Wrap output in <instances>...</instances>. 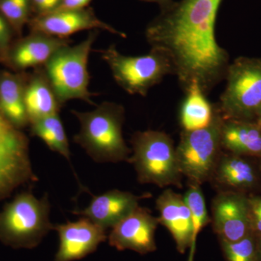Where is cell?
<instances>
[{
    "label": "cell",
    "mask_w": 261,
    "mask_h": 261,
    "mask_svg": "<svg viewBox=\"0 0 261 261\" xmlns=\"http://www.w3.org/2000/svg\"><path fill=\"white\" fill-rule=\"evenodd\" d=\"M140 197L129 192L111 190L94 196L88 207L73 214L87 218L101 227L113 228L139 207Z\"/></svg>",
    "instance_id": "17"
},
{
    "label": "cell",
    "mask_w": 261,
    "mask_h": 261,
    "mask_svg": "<svg viewBox=\"0 0 261 261\" xmlns=\"http://www.w3.org/2000/svg\"><path fill=\"white\" fill-rule=\"evenodd\" d=\"M97 35L98 30H93L78 44L61 48L43 66L61 106L72 99L94 105V94L89 89L88 61Z\"/></svg>",
    "instance_id": "5"
},
{
    "label": "cell",
    "mask_w": 261,
    "mask_h": 261,
    "mask_svg": "<svg viewBox=\"0 0 261 261\" xmlns=\"http://www.w3.org/2000/svg\"><path fill=\"white\" fill-rule=\"evenodd\" d=\"M145 1L160 2V3H162V2L166 1V0H145Z\"/></svg>",
    "instance_id": "33"
},
{
    "label": "cell",
    "mask_w": 261,
    "mask_h": 261,
    "mask_svg": "<svg viewBox=\"0 0 261 261\" xmlns=\"http://www.w3.org/2000/svg\"><path fill=\"white\" fill-rule=\"evenodd\" d=\"M183 197L191 214L193 238L196 243L199 233L211 222V219L207 214L205 197L200 186L190 185Z\"/></svg>",
    "instance_id": "24"
},
{
    "label": "cell",
    "mask_w": 261,
    "mask_h": 261,
    "mask_svg": "<svg viewBox=\"0 0 261 261\" xmlns=\"http://www.w3.org/2000/svg\"><path fill=\"white\" fill-rule=\"evenodd\" d=\"M28 25L31 32H41L63 39L82 31L99 29L126 37L125 34L98 18L92 8L56 10L47 14L34 15L29 20Z\"/></svg>",
    "instance_id": "11"
},
{
    "label": "cell",
    "mask_w": 261,
    "mask_h": 261,
    "mask_svg": "<svg viewBox=\"0 0 261 261\" xmlns=\"http://www.w3.org/2000/svg\"><path fill=\"white\" fill-rule=\"evenodd\" d=\"M0 13L13 27L18 38L32 18L30 0H0Z\"/></svg>",
    "instance_id": "23"
},
{
    "label": "cell",
    "mask_w": 261,
    "mask_h": 261,
    "mask_svg": "<svg viewBox=\"0 0 261 261\" xmlns=\"http://www.w3.org/2000/svg\"><path fill=\"white\" fill-rule=\"evenodd\" d=\"M29 145L21 130L0 137V200L19 187L38 181L33 171Z\"/></svg>",
    "instance_id": "9"
},
{
    "label": "cell",
    "mask_w": 261,
    "mask_h": 261,
    "mask_svg": "<svg viewBox=\"0 0 261 261\" xmlns=\"http://www.w3.org/2000/svg\"><path fill=\"white\" fill-rule=\"evenodd\" d=\"M159 224V218L139 206L113 226L108 237L110 245L120 251L130 250L142 255L155 251L154 233Z\"/></svg>",
    "instance_id": "12"
},
{
    "label": "cell",
    "mask_w": 261,
    "mask_h": 261,
    "mask_svg": "<svg viewBox=\"0 0 261 261\" xmlns=\"http://www.w3.org/2000/svg\"><path fill=\"white\" fill-rule=\"evenodd\" d=\"M222 116L214 113L208 126L202 129L185 130L176 147L178 166L190 185L201 186L212 177L221 154Z\"/></svg>",
    "instance_id": "8"
},
{
    "label": "cell",
    "mask_w": 261,
    "mask_h": 261,
    "mask_svg": "<svg viewBox=\"0 0 261 261\" xmlns=\"http://www.w3.org/2000/svg\"><path fill=\"white\" fill-rule=\"evenodd\" d=\"M47 194L38 199L32 192L18 194L0 212V242L14 249H33L53 229Z\"/></svg>",
    "instance_id": "3"
},
{
    "label": "cell",
    "mask_w": 261,
    "mask_h": 261,
    "mask_svg": "<svg viewBox=\"0 0 261 261\" xmlns=\"http://www.w3.org/2000/svg\"><path fill=\"white\" fill-rule=\"evenodd\" d=\"M80 130L73 137L87 154L97 163L129 162L132 150L123 137L124 109L116 103L104 102L88 112L73 110Z\"/></svg>",
    "instance_id": "2"
},
{
    "label": "cell",
    "mask_w": 261,
    "mask_h": 261,
    "mask_svg": "<svg viewBox=\"0 0 261 261\" xmlns=\"http://www.w3.org/2000/svg\"><path fill=\"white\" fill-rule=\"evenodd\" d=\"M32 13L35 15L47 14L58 10L62 0H30Z\"/></svg>",
    "instance_id": "28"
},
{
    "label": "cell",
    "mask_w": 261,
    "mask_h": 261,
    "mask_svg": "<svg viewBox=\"0 0 261 261\" xmlns=\"http://www.w3.org/2000/svg\"><path fill=\"white\" fill-rule=\"evenodd\" d=\"M17 129L0 113V137L9 135Z\"/></svg>",
    "instance_id": "30"
},
{
    "label": "cell",
    "mask_w": 261,
    "mask_h": 261,
    "mask_svg": "<svg viewBox=\"0 0 261 261\" xmlns=\"http://www.w3.org/2000/svg\"><path fill=\"white\" fill-rule=\"evenodd\" d=\"M250 231L255 236L261 235V196L248 195Z\"/></svg>",
    "instance_id": "27"
},
{
    "label": "cell",
    "mask_w": 261,
    "mask_h": 261,
    "mask_svg": "<svg viewBox=\"0 0 261 261\" xmlns=\"http://www.w3.org/2000/svg\"><path fill=\"white\" fill-rule=\"evenodd\" d=\"M92 0H62L58 10H80L87 8Z\"/></svg>",
    "instance_id": "29"
},
{
    "label": "cell",
    "mask_w": 261,
    "mask_h": 261,
    "mask_svg": "<svg viewBox=\"0 0 261 261\" xmlns=\"http://www.w3.org/2000/svg\"><path fill=\"white\" fill-rule=\"evenodd\" d=\"M221 143L230 153L261 159V126L255 121L224 119Z\"/></svg>",
    "instance_id": "20"
},
{
    "label": "cell",
    "mask_w": 261,
    "mask_h": 261,
    "mask_svg": "<svg viewBox=\"0 0 261 261\" xmlns=\"http://www.w3.org/2000/svg\"><path fill=\"white\" fill-rule=\"evenodd\" d=\"M71 42L69 38L63 39L31 32L29 35L15 39L8 51L5 65L14 72H25L30 68H40L57 51Z\"/></svg>",
    "instance_id": "13"
},
{
    "label": "cell",
    "mask_w": 261,
    "mask_h": 261,
    "mask_svg": "<svg viewBox=\"0 0 261 261\" xmlns=\"http://www.w3.org/2000/svg\"><path fill=\"white\" fill-rule=\"evenodd\" d=\"M187 90L180 112L181 126L185 130L205 128L212 122L215 112L197 82H192Z\"/></svg>",
    "instance_id": "21"
},
{
    "label": "cell",
    "mask_w": 261,
    "mask_h": 261,
    "mask_svg": "<svg viewBox=\"0 0 261 261\" xmlns=\"http://www.w3.org/2000/svg\"><path fill=\"white\" fill-rule=\"evenodd\" d=\"M221 2L183 0L147 29L152 48L168 55L173 73L187 88L195 82L205 92L226 74L228 54L215 34Z\"/></svg>",
    "instance_id": "1"
},
{
    "label": "cell",
    "mask_w": 261,
    "mask_h": 261,
    "mask_svg": "<svg viewBox=\"0 0 261 261\" xmlns=\"http://www.w3.org/2000/svg\"><path fill=\"white\" fill-rule=\"evenodd\" d=\"M31 134L42 140L53 152L70 161L69 142L59 113L30 123Z\"/></svg>",
    "instance_id": "22"
},
{
    "label": "cell",
    "mask_w": 261,
    "mask_h": 261,
    "mask_svg": "<svg viewBox=\"0 0 261 261\" xmlns=\"http://www.w3.org/2000/svg\"><path fill=\"white\" fill-rule=\"evenodd\" d=\"M28 73L0 70V113L15 128L30 124L25 104Z\"/></svg>",
    "instance_id": "18"
},
{
    "label": "cell",
    "mask_w": 261,
    "mask_h": 261,
    "mask_svg": "<svg viewBox=\"0 0 261 261\" xmlns=\"http://www.w3.org/2000/svg\"><path fill=\"white\" fill-rule=\"evenodd\" d=\"M226 261H260L257 255L256 237L250 232L237 242L219 240Z\"/></svg>",
    "instance_id": "25"
},
{
    "label": "cell",
    "mask_w": 261,
    "mask_h": 261,
    "mask_svg": "<svg viewBox=\"0 0 261 261\" xmlns=\"http://www.w3.org/2000/svg\"><path fill=\"white\" fill-rule=\"evenodd\" d=\"M17 37L13 27L0 13V63L5 65L10 47Z\"/></svg>",
    "instance_id": "26"
},
{
    "label": "cell",
    "mask_w": 261,
    "mask_h": 261,
    "mask_svg": "<svg viewBox=\"0 0 261 261\" xmlns=\"http://www.w3.org/2000/svg\"><path fill=\"white\" fill-rule=\"evenodd\" d=\"M213 229L219 240L237 242L250 231L248 195L243 192L221 191L212 201Z\"/></svg>",
    "instance_id": "10"
},
{
    "label": "cell",
    "mask_w": 261,
    "mask_h": 261,
    "mask_svg": "<svg viewBox=\"0 0 261 261\" xmlns=\"http://www.w3.org/2000/svg\"><path fill=\"white\" fill-rule=\"evenodd\" d=\"M260 171H261V162L260 163Z\"/></svg>",
    "instance_id": "34"
},
{
    "label": "cell",
    "mask_w": 261,
    "mask_h": 261,
    "mask_svg": "<svg viewBox=\"0 0 261 261\" xmlns=\"http://www.w3.org/2000/svg\"><path fill=\"white\" fill-rule=\"evenodd\" d=\"M256 237V247L259 260L261 261V235Z\"/></svg>",
    "instance_id": "31"
},
{
    "label": "cell",
    "mask_w": 261,
    "mask_h": 261,
    "mask_svg": "<svg viewBox=\"0 0 261 261\" xmlns=\"http://www.w3.org/2000/svg\"><path fill=\"white\" fill-rule=\"evenodd\" d=\"M99 53L116 83L130 94L145 96L163 77L173 73L172 62L161 49L152 48L145 56H127L111 45Z\"/></svg>",
    "instance_id": "6"
},
{
    "label": "cell",
    "mask_w": 261,
    "mask_h": 261,
    "mask_svg": "<svg viewBox=\"0 0 261 261\" xmlns=\"http://www.w3.org/2000/svg\"><path fill=\"white\" fill-rule=\"evenodd\" d=\"M255 122L257 123H258L259 125L261 126V107L260 109H259L258 112H257L256 120H255Z\"/></svg>",
    "instance_id": "32"
},
{
    "label": "cell",
    "mask_w": 261,
    "mask_h": 261,
    "mask_svg": "<svg viewBox=\"0 0 261 261\" xmlns=\"http://www.w3.org/2000/svg\"><path fill=\"white\" fill-rule=\"evenodd\" d=\"M210 181L221 191L248 193L260 186L261 171L248 157L232 153L220 154Z\"/></svg>",
    "instance_id": "15"
},
{
    "label": "cell",
    "mask_w": 261,
    "mask_h": 261,
    "mask_svg": "<svg viewBox=\"0 0 261 261\" xmlns=\"http://www.w3.org/2000/svg\"><path fill=\"white\" fill-rule=\"evenodd\" d=\"M25 104L29 123L59 113L62 107L43 67L28 73ZM30 125V124H29Z\"/></svg>",
    "instance_id": "19"
},
{
    "label": "cell",
    "mask_w": 261,
    "mask_h": 261,
    "mask_svg": "<svg viewBox=\"0 0 261 261\" xmlns=\"http://www.w3.org/2000/svg\"><path fill=\"white\" fill-rule=\"evenodd\" d=\"M53 230L60 240L55 261L81 260L95 252L107 240L106 229L84 217L74 222L56 225Z\"/></svg>",
    "instance_id": "14"
},
{
    "label": "cell",
    "mask_w": 261,
    "mask_h": 261,
    "mask_svg": "<svg viewBox=\"0 0 261 261\" xmlns=\"http://www.w3.org/2000/svg\"><path fill=\"white\" fill-rule=\"evenodd\" d=\"M226 76L221 116L225 120L255 122L261 107V58H238L228 65Z\"/></svg>",
    "instance_id": "7"
},
{
    "label": "cell",
    "mask_w": 261,
    "mask_h": 261,
    "mask_svg": "<svg viewBox=\"0 0 261 261\" xmlns=\"http://www.w3.org/2000/svg\"><path fill=\"white\" fill-rule=\"evenodd\" d=\"M156 207L160 213L159 223L172 235L178 251L184 253L190 247L194 248L191 214L183 196L167 189L158 197Z\"/></svg>",
    "instance_id": "16"
},
{
    "label": "cell",
    "mask_w": 261,
    "mask_h": 261,
    "mask_svg": "<svg viewBox=\"0 0 261 261\" xmlns=\"http://www.w3.org/2000/svg\"><path fill=\"white\" fill-rule=\"evenodd\" d=\"M130 143L133 154L129 163L135 166L141 184L181 187L183 175L176 147L169 136L159 130L138 132L132 137Z\"/></svg>",
    "instance_id": "4"
}]
</instances>
